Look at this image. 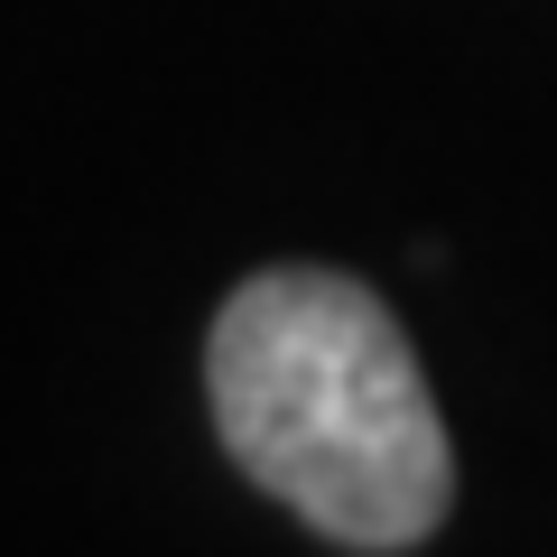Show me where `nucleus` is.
<instances>
[{
  "instance_id": "nucleus-1",
  "label": "nucleus",
  "mask_w": 557,
  "mask_h": 557,
  "mask_svg": "<svg viewBox=\"0 0 557 557\" xmlns=\"http://www.w3.org/2000/svg\"><path fill=\"white\" fill-rule=\"evenodd\" d=\"M205 399L233 465L317 539L399 557L456 502L437 399L399 317L344 270H260L205 335Z\"/></svg>"
}]
</instances>
